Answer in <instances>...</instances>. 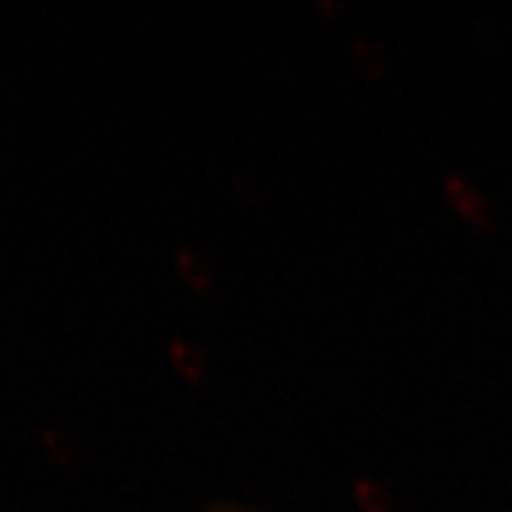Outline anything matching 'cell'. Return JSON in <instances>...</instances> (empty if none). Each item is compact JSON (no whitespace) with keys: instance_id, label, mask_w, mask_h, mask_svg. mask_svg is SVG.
Instances as JSON below:
<instances>
[{"instance_id":"obj_1","label":"cell","mask_w":512,"mask_h":512,"mask_svg":"<svg viewBox=\"0 0 512 512\" xmlns=\"http://www.w3.org/2000/svg\"><path fill=\"white\" fill-rule=\"evenodd\" d=\"M446 195L448 200L456 204V209L465 216V219L477 223V226H484V228L489 226L491 223L489 204H486L484 197L479 195V192L472 188L465 178H460L456 174L446 176Z\"/></svg>"},{"instance_id":"obj_2","label":"cell","mask_w":512,"mask_h":512,"mask_svg":"<svg viewBox=\"0 0 512 512\" xmlns=\"http://www.w3.org/2000/svg\"><path fill=\"white\" fill-rule=\"evenodd\" d=\"M169 354H171V363H174L176 370L181 375L188 377L192 382H200L207 375V358L200 349L195 347L192 342H185V339H174L169 344Z\"/></svg>"},{"instance_id":"obj_3","label":"cell","mask_w":512,"mask_h":512,"mask_svg":"<svg viewBox=\"0 0 512 512\" xmlns=\"http://www.w3.org/2000/svg\"><path fill=\"white\" fill-rule=\"evenodd\" d=\"M176 266L178 273L183 275V280L192 287V290H209L211 268L200 252H195V249H181V252L176 254Z\"/></svg>"},{"instance_id":"obj_4","label":"cell","mask_w":512,"mask_h":512,"mask_svg":"<svg viewBox=\"0 0 512 512\" xmlns=\"http://www.w3.org/2000/svg\"><path fill=\"white\" fill-rule=\"evenodd\" d=\"M356 498L366 512H392L394 508V501L387 494V489L373 482V479H358Z\"/></svg>"},{"instance_id":"obj_5","label":"cell","mask_w":512,"mask_h":512,"mask_svg":"<svg viewBox=\"0 0 512 512\" xmlns=\"http://www.w3.org/2000/svg\"><path fill=\"white\" fill-rule=\"evenodd\" d=\"M354 60L358 62V67L370 76L382 74L384 69V57L380 46H375L368 38H356L354 41Z\"/></svg>"},{"instance_id":"obj_6","label":"cell","mask_w":512,"mask_h":512,"mask_svg":"<svg viewBox=\"0 0 512 512\" xmlns=\"http://www.w3.org/2000/svg\"><path fill=\"white\" fill-rule=\"evenodd\" d=\"M43 444H46L50 456L57 458V460L72 458V441L67 439V434H62L57 430H48L46 439H43Z\"/></svg>"}]
</instances>
